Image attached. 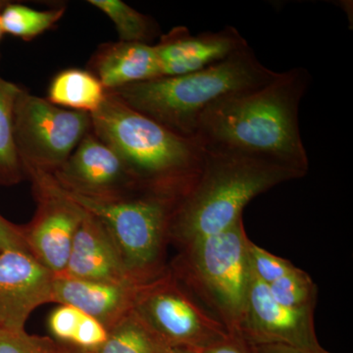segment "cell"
Wrapping results in <instances>:
<instances>
[{"label": "cell", "instance_id": "1", "mask_svg": "<svg viewBox=\"0 0 353 353\" xmlns=\"http://www.w3.org/2000/svg\"><path fill=\"white\" fill-rule=\"evenodd\" d=\"M310 81L307 70L296 67L263 85L223 97L201 114L196 138L205 152L259 158L305 176L309 158L299 111Z\"/></svg>", "mask_w": 353, "mask_h": 353}, {"label": "cell", "instance_id": "2", "mask_svg": "<svg viewBox=\"0 0 353 353\" xmlns=\"http://www.w3.org/2000/svg\"><path fill=\"white\" fill-rule=\"evenodd\" d=\"M106 92L90 115L95 136L124 160L143 192L180 201L201 174L203 146L196 137L176 134Z\"/></svg>", "mask_w": 353, "mask_h": 353}, {"label": "cell", "instance_id": "3", "mask_svg": "<svg viewBox=\"0 0 353 353\" xmlns=\"http://www.w3.org/2000/svg\"><path fill=\"white\" fill-rule=\"evenodd\" d=\"M301 178L296 172L259 158L205 152L196 182L176 204L170 243L181 248L225 231L243 219V209L254 197Z\"/></svg>", "mask_w": 353, "mask_h": 353}, {"label": "cell", "instance_id": "4", "mask_svg": "<svg viewBox=\"0 0 353 353\" xmlns=\"http://www.w3.org/2000/svg\"><path fill=\"white\" fill-rule=\"evenodd\" d=\"M277 74L264 66L248 46L199 71L159 77L108 92L172 132L194 138L199 118L208 106L228 95L263 85Z\"/></svg>", "mask_w": 353, "mask_h": 353}, {"label": "cell", "instance_id": "5", "mask_svg": "<svg viewBox=\"0 0 353 353\" xmlns=\"http://www.w3.org/2000/svg\"><path fill=\"white\" fill-rule=\"evenodd\" d=\"M243 220L179 248L169 269L227 329L241 336L250 280Z\"/></svg>", "mask_w": 353, "mask_h": 353}, {"label": "cell", "instance_id": "6", "mask_svg": "<svg viewBox=\"0 0 353 353\" xmlns=\"http://www.w3.org/2000/svg\"><path fill=\"white\" fill-rule=\"evenodd\" d=\"M64 192L101 220L134 282L145 284L168 268L165 257L178 199L141 192L119 201H97Z\"/></svg>", "mask_w": 353, "mask_h": 353}, {"label": "cell", "instance_id": "7", "mask_svg": "<svg viewBox=\"0 0 353 353\" xmlns=\"http://www.w3.org/2000/svg\"><path fill=\"white\" fill-rule=\"evenodd\" d=\"M132 311L165 347L199 350L230 334L169 267L159 277L139 285Z\"/></svg>", "mask_w": 353, "mask_h": 353}, {"label": "cell", "instance_id": "8", "mask_svg": "<svg viewBox=\"0 0 353 353\" xmlns=\"http://www.w3.org/2000/svg\"><path fill=\"white\" fill-rule=\"evenodd\" d=\"M92 130L90 114L59 108L21 88L14 108V139L25 172L54 173Z\"/></svg>", "mask_w": 353, "mask_h": 353}, {"label": "cell", "instance_id": "9", "mask_svg": "<svg viewBox=\"0 0 353 353\" xmlns=\"http://www.w3.org/2000/svg\"><path fill=\"white\" fill-rule=\"evenodd\" d=\"M26 174L37 201L34 218L22 226L26 245L39 263L61 275L85 210L65 194L50 174L36 170Z\"/></svg>", "mask_w": 353, "mask_h": 353}, {"label": "cell", "instance_id": "10", "mask_svg": "<svg viewBox=\"0 0 353 353\" xmlns=\"http://www.w3.org/2000/svg\"><path fill=\"white\" fill-rule=\"evenodd\" d=\"M50 175L65 192L92 201H119L143 192L124 160L92 130Z\"/></svg>", "mask_w": 353, "mask_h": 353}, {"label": "cell", "instance_id": "11", "mask_svg": "<svg viewBox=\"0 0 353 353\" xmlns=\"http://www.w3.org/2000/svg\"><path fill=\"white\" fill-rule=\"evenodd\" d=\"M241 336L252 345L321 347L315 333L314 310H297L276 303L268 285L252 271Z\"/></svg>", "mask_w": 353, "mask_h": 353}, {"label": "cell", "instance_id": "12", "mask_svg": "<svg viewBox=\"0 0 353 353\" xmlns=\"http://www.w3.org/2000/svg\"><path fill=\"white\" fill-rule=\"evenodd\" d=\"M54 274L24 250L0 252V328L25 331L37 308L53 303Z\"/></svg>", "mask_w": 353, "mask_h": 353}, {"label": "cell", "instance_id": "13", "mask_svg": "<svg viewBox=\"0 0 353 353\" xmlns=\"http://www.w3.org/2000/svg\"><path fill=\"white\" fill-rule=\"evenodd\" d=\"M248 41L234 27L218 32L190 34L187 27H175L160 36L154 44L162 77L192 73L224 61L248 48Z\"/></svg>", "mask_w": 353, "mask_h": 353}, {"label": "cell", "instance_id": "14", "mask_svg": "<svg viewBox=\"0 0 353 353\" xmlns=\"http://www.w3.org/2000/svg\"><path fill=\"white\" fill-rule=\"evenodd\" d=\"M61 275L95 282L136 283L127 273L106 228L88 211L77 230Z\"/></svg>", "mask_w": 353, "mask_h": 353}, {"label": "cell", "instance_id": "15", "mask_svg": "<svg viewBox=\"0 0 353 353\" xmlns=\"http://www.w3.org/2000/svg\"><path fill=\"white\" fill-rule=\"evenodd\" d=\"M108 283L55 275L53 303L73 306L111 330L134 308L139 285Z\"/></svg>", "mask_w": 353, "mask_h": 353}, {"label": "cell", "instance_id": "16", "mask_svg": "<svg viewBox=\"0 0 353 353\" xmlns=\"http://www.w3.org/2000/svg\"><path fill=\"white\" fill-rule=\"evenodd\" d=\"M88 68L108 92L162 77L154 44L143 43H102Z\"/></svg>", "mask_w": 353, "mask_h": 353}, {"label": "cell", "instance_id": "17", "mask_svg": "<svg viewBox=\"0 0 353 353\" xmlns=\"http://www.w3.org/2000/svg\"><path fill=\"white\" fill-rule=\"evenodd\" d=\"M105 88L88 70L70 68L55 75L48 92V101L68 110L94 114L106 99Z\"/></svg>", "mask_w": 353, "mask_h": 353}, {"label": "cell", "instance_id": "18", "mask_svg": "<svg viewBox=\"0 0 353 353\" xmlns=\"http://www.w3.org/2000/svg\"><path fill=\"white\" fill-rule=\"evenodd\" d=\"M21 87L0 76V185L12 187L27 179L14 139V108Z\"/></svg>", "mask_w": 353, "mask_h": 353}, {"label": "cell", "instance_id": "19", "mask_svg": "<svg viewBox=\"0 0 353 353\" xmlns=\"http://www.w3.org/2000/svg\"><path fill=\"white\" fill-rule=\"evenodd\" d=\"M88 2L112 21L121 41L152 44L153 39L160 37L159 26L154 19L139 12L122 0H88Z\"/></svg>", "mask_w": 353, "mask_h": 353}, {"label": "cell", "instance_id": "20", "mask_svg": "<svg viewBox=\"0 0 353 353\" xmlns=\"http://www.w3.org/2000/svg\"><path fill=\"white\" fill-rule=\"evenodd\" d=\"M165 347L139 316L131 311L108 331V338L92 353H159Z\"/></svg>", "mask_w": 353, "mask_h": 353}, {"label": "cell", "instance_id": "21", "mask_svg": "<svg viewBox=\"0 0 353 353\" xmlns=\"http://www.w3.org/2000/svg\"><path fill=\"white\" fill-rule=\"evenodd\" d=\"M64 14V7L38 10L23 4L8 2L0 11V23L4 34L32 41L54 27Z\"/></svg>", "mask_w": 353, "mask_h": 353}, {"label": "cell", "instance_id": "22", "mask_svg": "<svg viewBox=\"0 0 353 353\" xmlns=\"http://www.w3.org/2000/svg\"><path fill=\"white\" fill-rule=\"evenodd\" d=\"M272 299L285 307L314 310L318 288L305 271L296 268L284 277L268 285Z\"/></svg>", "mask_w": 353, "mask_h": 353}, {"label": "cell", "instance_id": "23", "mask_svg": "<svg viewBox=\"0 0 353 353\" xmlns=\"http://www.w3.org/2000/svg\"><path fill=\"white\" fill-rule=\"evenodd\" d=\"M248 257L254 277L267 285L296 268L289 260L272 254L250 240L248 241Z\"/></svg>", "mask_w": 353, "mask_h": 353}, {"label": "cell", "instance_id": "24", "mask_svg": "<svg viewBox=\"0 0 353 353\" xmlns=\"http://www.w3.org/2000/svg\"><path fill=\"white\" fill-rule=\"evenodd\" d=\"M54 340L0 328V353H54Z\"/></svg>", "mask_w": 353, "mask_h": 353}, {"label": "cell", "instance_id": "25", "mask_svg": "<svg viewBox=\"0 0 353 353\" xmlns=\"http://www.w3.org/2000/svg\"><path fill=\"white\" fill-rule=\"evenodd\" d=\"M83 312L73 306L59 304L48 316V326L55 341L71 345Z\"/></svg>", "mask_w": 353, "mask_h": 353}, {"label": "cell", "instance_id": "26", "mask_svg": "<svg viewBox=\"0 0 353 353\" xmlns=\"http://www.w3.org/2000/svg\"><path fill=\"white\" fill-rule=\"evenodd\" d=\"M24 250L29 252L23 236L22 226L13 224L0 215V250Z\"/></svg>", "mask_w": 353, "mask_h": 353}, {"label": "cell", "instance_id": "27", "mask_svg": "<svg viewBox=\"0 0 353 353\" xmlns=\"http://www.w3.org/2000/svg\"><path fill=\"white\" fill-rule=\"evenodd\" d=\"M197 353H254L250 343L241 336L229 334L227 338L196 350Z\"/></svg>", "mask_w": 353, "mask_h": 353}, {"label": "cell", "instance_id": "28", "mask_svg": "<svg viewBox=\"0 0 353 353\" xmlns=\"http://www.w3.org/2000/svg\"><path fill=\"white\" fill-rule=\"evenodd\" d=\"M254 353H330L324 348H303L280 345H250Z\"/></svg>", "mask_w": 353, "mask_h": 353}, {"label": "cell", "instance_id": "29", "mask_svg": "<svg viewBox=\"0 0 353 353\" xmlns=\"http://www.w3.org/2000/svg\"><path fill=\"white\" fill-rule=\"evenodd\" d=\"M54 353H92L87 350H81V348L72 347V345H64V343H54Z\"/></svg>", "mask_w": 353, "mask_h": 353}, {"label": "cell", "instance_id": "30", "mask_svg": "<svg viewBox=\"0 0 353 353\" xmlns=\"http://www.w3.org/2000/svg\"><path fill=\"white\" fill-rule=\"evenodd\" d=\"M159 353H197L196 350H187V348L165 347Z\"/></svg>", "mask_w": 353, "mask_h": 353}, {"label": "cell", "instance_id": "31", "mask_svg": "<svg viewBox=\"0 0 353 353\" xmlns=\"http://www.w3.org/2000/svg\"><path fill=\"white\" fill-rule=\"evenodd\" d=\"M7 3H8V1H2V0H0V10H1Z\"/></svg>", "mask_w": 353, "mask_h": 353}, {"label": "cell", "instance_id": "32", "mask_svg": "<svg viewBox=\"0 0 353 353\" xmlns=\"http://www.w3.org/2000/svg\"><path fill=\"white\" fill-rule=\"evenodd\" d=\"M0 11H1V10H0ZM3 34H4L3 30H2L1 23H0V39H1L2 37H3Z\"/></svg>", "mask_w": 353, "mask_h": 353}, {"label": "cell", "instance_id": "33", "mask_svg": "<svg viewBox=\"0 0 353 353\" xmlns=\"http://www.w3.org/2000/svg\"><path fill=\"white\" fill-rule=\"evenodd\" d=\"M0 252H1V250H0Z\"/></svg>", "mask_w": 353, "mask_h": 353}]
</instances>
